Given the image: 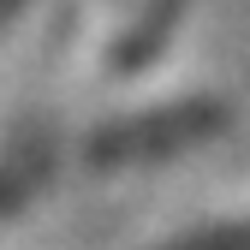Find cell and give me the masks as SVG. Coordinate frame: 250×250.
<instances>
[{
    "label": "cell",
    "mask_w": 250,
    "mask_h": 250,
    "mask_svg": "<svg viewBox=\"0 0 250 250\" xmlns=\"http://www.w3.org/2000/svg\"><path fill=\"white\" fill-rule=\"evenodd\" d=\"M208 131H221V102H179L161 113H143V119H119L89 143L96 161H155V155H173L185 143H197Z\"/></svg>",
    "instance_id": "6da1fadb"
},
{
    "label": "cell",
    "mask_w": 250,
    "mask_h": 250,
    "mask_svg": "<svg viewBox=\"0 0 250 250\" xmlns=\"http://www.w3.org/2000/svg\"><path fill=\"white\" fill-rule=\"evenodd\" d=\"M179 6H185V0H137V12H131V24H125V36L113 42V60H119V66H143V60L155 54V42L173 30Z\"/></svg>",
    "instance_id": "7a4b0ae2"
},
{
    "label": "cell",
    "mask_w": 250,
    "mask_h": 250,
    "mask_svg": "<svg viewBox=\"0 0 250 250\" xmlns=\"http://www.w3.org/2000/svg\"><path fill=\"white\" fill-rule=\"evenodd\" d=\"M155 250H250V221H221V227L167 238V244H155Z\"/></svg>",
    "instance_id": "3957f363"
}]
</instances>
